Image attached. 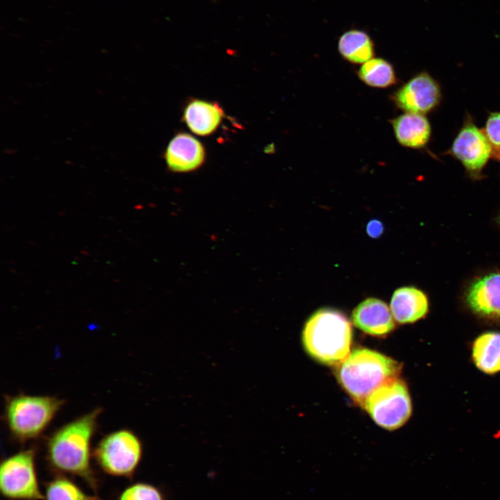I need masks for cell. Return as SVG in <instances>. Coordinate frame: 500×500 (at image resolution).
<instances>
[{"mask_svg": "<svg viewBox=\"0 0 500 500\" xmlns=\"http://www.w3.org/2000/svg\"><path fill=\"white\" fill-rule=\"evenodd\" d=\"M101 412L95 408L53 431L47 442V460L61 474L82 478L94 491L97 479L91 465V440Z\"/></svg>", "mask_w": 500, "mask_h": 500, "instance_id": "obj_1", "label": "cell"}, {"mask_svg": "<svg viewBox=\"0 0 500 500\" xmlns=\"http://www.w3.org/2000/svg\"><path fill=\"white\" fill-rule=\"evenodd\" d=\"M302 340L306 351L315 360L326 365H338L349 354L351 326L341 312L322 308L306 322Z\"/></svg>", "mask_w": 500, "mask_h": 500, "instance_id": "obj_2", "label": "cell"}, {"mask_svg": "<svg viewBox=\"0 0 500 500\" xmlns=\"http://www.w3.org/2000/svg\"><path fill=\"white\" fill-rule=\"evenodd\" d=\"M401 369L400 363L378 352L358 349L338 365L336 374L347 393L362 406L375 389L398 378Z\"/></svg>", "mask_w": 500, "mask_h": 500, "instance_id": "obj_3", "label": "cell"}, {"mask_svg": "<svg viewBox=\"0 0 500 500\" xmlns=\"http://www.w3.org/2000/svg\"><path fill=\"white\" fill-rule=\"evenodd\" d=\"M64 402L49 396L20 394L6 397L4 417L12 437L20 442L38 438Z\"/></svg>", "mask_w": 500, "mask_h": 500, "instance_id": "obj_4", "label": "cell"}, {"mask_svg": "<svg viewBox=\"0 0 500 500\" xmlns=\"http://www.w3.org/2000/svg\"><path fill=\"white\" fill-rule=\"evenodd\" d=\"M143 454L140 438L128 429H119L106 435L95 447L93 456L106 474L132 478Z\"/></svg>", "mask_w": 500, "mask_h": 500, "instance_id": "obj_5", "label": "cell"}, {"mask_svg": "<svg viewBox=\"0 0 500 500\" xmlns=\"http://www.w3.org/2000/svg\"><path fill=\"white\" fill-rule=\"evenodd\" d=\"M0 491L10 500H43L33 448L20 451L0 465Z\"/></svg>", "mask_w": 500, "mask_h": 500, "instance_id": "obj_6", "label": "cell"}, {"mask_svg": "<svg viewBox=\"0 0 500 500\" xmlns=\"http://www.w3.org/2000/svg\"><path fill=\"white\" fill-rule=\"evenodd\" d=\"M362 407L376 424L388 430L403 425L412 410L407 386L399 378L389 380L375 389Z\"/></svg>", "mask_w": 500, "mask_h": 500, "instance_id": "obj_7", "label": "cell"}, {"mask_svg": "<svg viewBox=\"0 0 500 500\" xmlns=\"http://www.w3.org/2000/svg\"><path fill=\"white\" fill-rule=\"evenodd\" d=\"M390 98L394 104L405 112L424 115L438 106L440 90L428 74L421 72L400 86Z\"/></svg>", "mask_w": 500, "mask_h": 500, "instance_id": "obj_8", "label": "cell"}, {"mask_svg": "<svg viewBox=\"0 0 500 500\" xmlns=\"http://www.w3.org/2000/svg\"><path fill=\"white\" fill-rule=\"evenodd\" d=\"M451 151L469 173L478 174L490 157L492 147L485 133L470 122L460 131Z\"/></svg>", "mask_w": 500, "mask_h": 500, "instance_id": "obj_9", "label": "cell"}, {"mask_svg": "<svg viewBox=\"0 0 500 500\" xmlns=\"http://www.w3.org/2000/svg\"><path fill=\"white\" fill-rule=\"evenodd\" d=\"M206 151L201 142L186 133H179L169 142L165 153L168 169L173 172H190L205 161Z\"/></svg>", "mask_w": 500, "mask_h": 500, "instance_id": "obj_10", "label": "cell"}, {"mask_svg": "<svg viewBox=\"0 0 500 500\" xmlns=\"http://www.w3.org/2000/svg\"><path fill=\"white\" fill-rule=\"evenodd\" d=\"M465 300L476 315L500 319V273H491L474 281L467 290Z\"/></svg>", "mask_w": 500, "mask_h": 500, "instance_id": "obj_11", "label": "cell"}, {"mask_svg": "<svg viewBox=\"0 0 500 500\" xmlns=\"http://www.w3.org/2000/svg\"><path fill=\"white\" fill-rule=\"evenodd\" d=\"M393 318L388 305L376 298L365 299L352 313L354 325L363 332L374 336H383L390 333L394 328Z\"/></svg>", "mask_w": 500, "mask_h": 500, "instance_id": "obj_12", "label": "cell"}, {"mask_svg": "<svg viewBox=\"0 0 500 500\" xmlns=\"http://www.w3.org/2000/svg\"><path fill=\"white\" fill-rule=\"evenodd\" d=\"M390 308L397 322L413 323L426 316L428 300L426 294L417 288L401 287L394 292Z\"/></svg>", "mask_w": 500, "mask_h": 500, "instance_id": "obj_13", "label": "cell"}, {"mask_svg": "<svg viewBox=\"0 0 500 500\" xmlns=\"http://www.w3.org/2000/svg\"><path fill=\"white\" fill-rule=\"evenodd\" d=\"M390 122L397 141L403 147L420 149L430 139L431 125L424 115L404 112Z\"/></svg>", "mask_w": 500, "mask_h": 500, "instance_id": "obj_14", "label": "cell"}, {"mask_svg": "<svg viewBox=\"0 0 500 500\" xmlns=\"http://www.w3.org/2000/svg\"><path fill=\"white\" fill-rule=\"evenodd\" d=\"M223 117L224 111L217 103L193 99L185 107L183 119L192 133L206 136L217 130Z\"/></svg>", "mask_w": 500, "mask_h": 500, "instance_id": "obj_15", "label": "cell"}, {"mask_svg": "<svg viewBox=\"0 0 500 500\" xmlns=\"http://www.w3.org/2000/svg\"><path fill=\"white\" fill-rule=\"evenodd\" d=\"M472 359L481 372L492 374L500 372V333L480 335L472 345Z\"/></svg>", "mask_w": 500, "mask_h": 500, "instance_id": "obj_16", "label": "cell"}, {"mask_svg": "<svg viewBox=\"0 0 500 500\" xmlns=\"http://www.w3.org/2000/svg\"><path fill=\"white\" fill-rule=\"evenodd\" d=\"M338 50L347 61L353 64H363L373 58L374 43L365 32L351 30L344 33L340 38Z\"/></svg>", "mask_w": 500, "mask_h": 500, "instance_id": "obj_17", "label": "cell"}, {"mask_svg": "<svg viewBox=\"0 0 500 500\" xmlns=\"http://www.w3.org/2000/svg\"><path fill=\"white\" fill-rule=\"evenodd\" d=\"M357 75L363 83L374 88H387L397 81L392 65L381 58H373L362 64Z\"/></svg>", "mask_w": 500, "mask_h": 500, "instance_id": "obj_18", "label": "cell"}, {"mask_svg": "<svg viewBox=\"0 0 500 500\" xmlns=\"http://www.w3.org/2000/svg\"><path fill=\"white\" fill-rule=\"evenodd\" d=\"M44 500H101L97 495L86 493L72 479L60 474L45 486Z\"/></svg>", "mask_w": 500, "mask_h": 500, "instance_id": "obj_19", "label": "cell"}, {"mask_svg": "<svg viewBox=\"0 0 500 500\" xmlns=\"http://www.w3.org/2000/svg\"><path fill=\"white\" fill-rule=\"evenodd\" d=\"M117 500H167V497L159 487L147 482H136L124 488Z\"/></svg>", "mask_w": 500, "mask_h": 500, "instance_id": "obj_20", "label": "cell"}, {"mask_svg": "<svg viewBox=\"0 0 500 500\" xmlns=\"http://www.w3.org/2000/svg\"><path fill=\"white\" fill-rule=\"evenodd\" d=\"M484 133L492 149L500 151V112H492L489 115Z\"/></svg>", "mask_w": 500, "mask_h": 500, "instance_id": "obj_21", "label": "cell"}, {"mask_svg": "<svg viewBox=\"0 0 500 500\" xmlns=\"http://www.w3.org/2000/svg\"><path fill=\"white\" fill-rule=\"evenodd\" d=\"M383 232V225L381 222L373 219L367 225V233L372 238H379Z\"/></svg>", "mask_w": 500, "mask_h": 500, "instance_id": "obj_22", "label": "cell"}, {"mask_svg": "<svg viewBox=\"0 0 500 500\" xmlns=\"http://www.w3.org/2000/svg\"><path fill=\"white\" fill-rule=\"evenodd\" d=\"M498 222H499V225H500V217H499Z\"/></svg>", "mask_w": 500, "mask_h": 500, "instance_id": "obj_23", "label": "cell"}]
</instances>
